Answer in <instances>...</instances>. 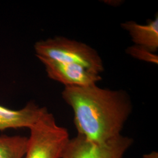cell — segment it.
Masks as SVG:
<instances>
[{"mask_svg": "<svg viewBox=\"0 0 158 158\" xmlns=\"http://www.w3.org/2000/svg\"><path fill=\"white\" fill-rule=\"evenodd\" d=\"M62 96L73 111L78 135L94 143H103L121 135L132 111L126 91L102 89L97 85L65 87Z\"/></svg>", "mask_w": 158, "mask_h": 158, "instance_id": "obj_1", "label": "cell"}, {"mask_svg": "<svg viewBox=\"0 0 158 158\" xmlns=\"http://www.w3.org/2000/svg\"><path fill=\"white\" fill-rule=\"evenodd\" d=\"M28 138L23 136H0V158H23Z\"/></svg>", "mask_w": 158, "mask_h": 158, "instance_id": "obj_8", "label": "cell"}, {"mask_svg": "<svg viewBox=\"0 0 158 158\" xmlns=\"http://www.w3.org/2000/svg\"><path fill=\"white\" fill-rule=\"evenodd\" d=\"M132 138L120 135L103 143H94L78 135L70 139L61 158H123Z\"/></svg>", "mask_w": 158, "mask_h": 158, "instance_id": "obj_4", "label": "cell"}, {"mask_svg": "<svg viewBox=\"0 0 158 158\" xmlns=\"http://www.w3.org/2000/svg\"><path fill=\"white\" fill-rule=\"evenodd\" d=\"M45 67L48 76L65 87H86L97 85L102 80L96 73L81 65L64 64L46 59H39Z\"/></svg>", "mask_w": 158, "mask_h": 158, "instance_id": "obj_5", "label": "cell"}, {"mask_svg": "<svg viewBox=\"0 0 158 158\" xmlns=\"http://www.w3.org/2000/svg\"><path fill=\"white\" fill-rule=\"evenodd\" d=\"M126 51L128 55L136 59L158 64V55L143 47L134 45L128 47Z\"/></svg>", "mask_w": 158, "mask_h": 158, "instance_id": "obj_9", "label": "cell"}, {"mask_svg": "<svg viewBox=\"0 0 158 158\" xmlns=\"http://www.w3.org/2000/svg\"><path fill=\"white\" fill-rule=\"evenodd\" d=\"M23 158H61L70 140L66 128L57 124L48 110L30 128Z\"/></svg>", "mask_w": 158, "mask_h": 158, "instance_id": "obj_3", "label": "cell"}, {"mask_svg": "<svg viewBox=\"0 0 158 158\" xmlns=\"http://www.w3.org/2000/svg\"><path fill=\"white\" fill-rule=\"evenodd\" d=\"M34 49L38 59L79 64L98 74L104 69L98 52L90 46L77 40L56 36L37 42Z\"/></svg>", "mask_w": 158, "mask_h": 158, "instance_id": "obj_2", "label": "cell"}, {"mask_svg": "<svg viewBox=\"0 0 158 158\" xmlns=\"http://www.w3.org/2000/svg\"><path fill=\"white\" fill-rule=\"evenodd\" d=\"M142 158H158V153L156 151H152L143 155Z\"/></svg>", "mask_w": 158, "mask_h": 158, "instance_id": "obj_10", "label": "cell"}, {"mask_svg": "<svg viewBox=\"0 0 158 158\" xmlns=\"http://www.w3.org/2000/svg\"><path fill=\"white\" fill-rule=\"evenodd\" d=\"M48 110L34 102L20 110H11L0 105V131L8 129L30 128Z\"/></svg>", "mask_w": 158, "mask_h": 158, "instance_id": "obj_6", "label": "cell"}, {"mask_svg": "<svg viewBox=\"0 0 158 158\" xmlns=\"http://www.w3.org/2000/svg\"><path fill=\"white\" fill-rule=\"evenodd\" d=\"M121 27L129 33L135 45L143 47L153 53L158 51V15L154 19L149 20L145 25L130 21L123 23Z\"/></svg>", "mask_w": 158, "mask_h": 158, "instance_id": "obj_7", "label": "cell"}]
</instances>
